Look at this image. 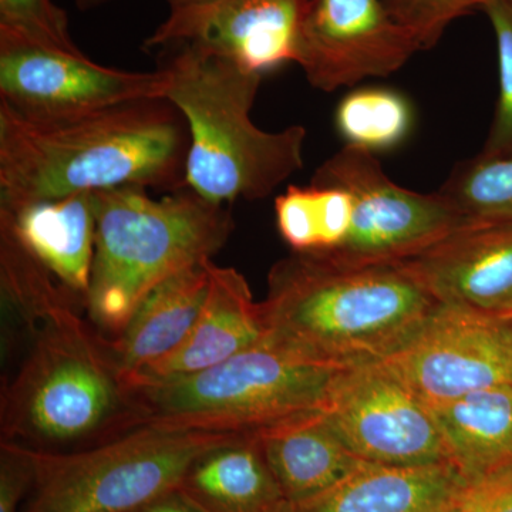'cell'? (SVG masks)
Returning a JSON list of instances; mask_svg holds the SVG:
<instances>
[{
	"instance_id": "33",
	"label": "cell",
	"mask_w": 512,
	"mask_h": 512,
	"mask_svg": "<svg viewBox=\"0 0 512 512\" xmlns=\"http://www.w3.org/2000/svg\"><path fill=\"white\" fill-rule=\"evenodd\" d=\"M170 9L180 8V6L191 5V3L202 2V0H165Z\"/></svg>"
},
{
	"instance_id": "26",
	"label": "cell",
	"mask_w": 512,
	"mask_h": 512,
	"mask_svg": "<svg viewBox=\"0 0 512 512\" xmlns=\"http://www.w3.org/2000/svg\"><path fill=\"white\" fill-rule=\"evenodd\" d=\"M0 28L15 30L52 49L83 53L69 30V18L53 0H0Z\"/></svg>"
},
{
	"instance_id": "4",
	"label": "cell",
	"mask_w": 512,
	"mask_h": 512,
	"mask_svg": "<svg viewBox=\"0 0 512 512\" xmlns=\"http://www.w3.org/2000/svg\"><path fill=\"white\" fill-rule=\"evenodd\" d=\"M30 326L28 353L2 390V441L59 451L133 430L130 390L107 339L89 329L73 303Z\"/></svg>"
},
{
	"instance_id": "12",
	"label": "cell",
	"mask_w": 512,
	"mask_h": 512,
	"mask_svg": "<svg viewBox=\"0 0 512 512\" xmlns=\"http://www.w3.org/2000/svg\"><path fill=\"white\" fill-rule=\"evenodd\" d=\"M419 47L383 0H306L295 63L320 92L390 76Z\"/></svg>"
},
{
	"instance_id": "35",
	"label": "cell",
	"mask_w": 512,
	"mask_h": 512,
	"mask_svg": "<svg viewBox=\"0 0 512 512\" xmlns=\"http://www.w3.org/2000/svg\"><path fill=\"white\" fill-rule=\"evenodd\" d=\"M511 2H512V0H511Z\"/></svg>"
},
{
	"instance_id": "25",
	"label": "cell",
	"mask_w": 512,
	"mask_h": 512,
	"mask_svg": "<svg viewBox=\"0 0 512 512\" xmlns=\"http://www.w3.org/2000/svg\"><path fill=\"white\" fill-rule=\"evenodd\" d=\"M493 25L497 39L500 94L493 126L481 156L493 157L512 153V2L493 0L483 9Z\"/></svg>"
},
{
	"instance_id": "22",
	"label": "cell",
	"mask_w": 512,
	"mask_h": 512,
	"mask_svg": "<svg viewBox=\"0 0 512 512\" xmlns=\"http://www.w3.org/2000/svg\"><path fill=\"white\" fill-rule=\"evenodd\" d=\"M353 200L332 185H289L275 200L276 227L282 239L301 254L339 248L348 237Z\"/></svg>"
},
{
	"instance_id": "34",
	"label": "cell",
	"mask_w": 512,
	"mask_h": 512,
	"mask_svg": "<svg viewBox=\"0 0 512 512\" xmlns=\"http://www.w3.org/2000/svg\"><path fill=\"white\" fill-rule=\"evenodd\" d=\"M508 319V328H510L511 342H512V315L507 316Z\"/></svg>"
},
{
	"instance_id": "30",
	"label": "cell",
	"mask_w": 512,
	"mask_h": 512,
	"mask_svg": "<svg viewBox=\"0 0 512 512\" xmlns=\"http://www.w3.org/2000/svg\"><path fill=\"white\" fill-rule=\"evenodd\" d=\"M136 512H205L200 505L195 504L194 501L184 494L180 488L171 491V493L157 498L153 503L144 505L143 508Z\"/></svg>"
},
{
	"instance_id": "10",
	"label": "cell",
	"mask_w": 512,
	"mask_h": 512,
	"mask_svg": "<svg viewBox=\"0 0 512 512\" xmlns=\"http://www.w3.org/2000/svg\"><path fill=\"white\" fill-rule=\"evenodd\" d=\"M143 99H164L158 70L101 66L84 53L52 49L0 28V103L16 113L53 119Z\"/></svg>"
},
{
	"instance_id": "29",
	"label": "cell",
	"mask_w": 512,
	"mask_h": 512,
	"mask_svg": "<svg viewBox=\"0 0 512 512\" xmlns=\"http://www.w3.org/2000/svg\"><path fill=\"white\" fill-rule=\"evenodd\" d=\"M464 500L474 512H512V467L470 484Z\"/></svg>"
},
{
	"instance_id": "32",
	"label": "cell",
	"mask_w": 512,
	"mask_h": 512,
	"mask_svg": "<svg viewBox=\"0 0 512 512\" xmlns=\"http://www.w3.org/2000/svg\"><path fill=\"white\" fill-rule=\"evenodd\" d=\"M441 512H474V511H473V508H471L470 505H468L466 503V500H464V495H463V498H461V500L458 501L457 504L451 505L450 508H447V510H444Z\"/></svg>"
},
{
	"instance_id": "20",
	"label": "cell",
	"mask_w": 512,
	"mask_h": 512,
	"mask_svg": "<svg viewBox=\"0 0 512 512\" xmlns=\"http://www.w3.org/2000/svg\"><path fill=\"white\" fill-rule=\"evenodd\" d=\"M448 460L468 484L512 467V383L431 407Z\"/></svg>"
},
{
	"instance_id": "23",
	"label": "cell",
	"mask_w": 512,
	"mask_h": 512,
	"mask_svg": "<svg viewBox=\"0 0 512 512\" xmlns=\"http://www.w3.org/2000/svg\"><path fill=\"white\" fill-rule=\"evenodd\" d=\"M335 123L346 144L373 153L399 146L409 136L413 111L402 94L372 87L343 97Z\"/></svg>"
},
{
	"instance_id": "7",
	"label": "cell",
	"mask_w": 512,
	"mask_h": 512,
	"mask_svg": "<svg viewBox=\"0 0 512 512\" xmlns=\"http://www.w3.org/2000/svg\"><path fill=\"white\" fill-rule=\"evenodd\" d=\"M237 436L141 426L73 453L23 446L35 483L26 512H136L177 490L198 458Z\"/></svg>"
},
{
	"instance_id": "6",
	"label": "cell",
	"mask_w": 512,
	"mask_h": 512,
	"mask_svg": "<svg viewBox=\"0 0 512 512\" xmlns=\"http://www.w3.org/2000/svg\"><path fill=\"white\" fill-rule=\"evenodd\" d=\"M340 370L264 340L204 372L128 389L134 426L255 433L320 412Z\"/></svg>"
},
{
	"instance_id": "11",
	"label": "cell",
	"mask_w": 512,
	"mask_h": 512,
	"mask_svg": "<svg viewBox=\"0 0 512 512\" xmlns=\"http://www.w3.org/2000/svg\"><path fill=\"white\" fill-rule=\"evenodd\" d=\"M383 362L430 407L511 384L507 316L437 303L412 338Z\"/></svg>"
},
{
	"instance_id": "19",
	"label": "cell",
	"mask_w": 512,
	"mask_h": 512,
	"mask_svg": "<svg viewBox=\"0 0 512 512\" xmlns=\"http://www.w3.org/2000/svg\"><path fill=\"white\" fill-rule=\"evenodd\" d=\"M289 504L319 497L365 466L316 412L255 431Z\"/></svg>"
},
{
	"instance_id": "28",
	"label": "cell",
	"mask_w": 512,
	"mask_h": 512,
	"mask_svg": "<svg viewBox=\"0 0 512 512\" xmlns=\"http://www.w3.org/2000/svg\"><path fill=\"white\" fill-rule=\"evenodd\" d=\"M30 481H33L32 461L22 444L2 441L0 461V512H16Z\"/></svg>"
},
{
	"instance_id": "15",
	"label": "cell",
	"mask_w": 512,
	"mask_h": 512,
	"mask_svg": "<svg viewBox=\"0 0 512 512\" xmlns=\"http://www.w3.org/2000/svg\"><path fill=\"white\" fill-rule=\"evenodd\" d=\"M210 286L191 335L173 355L148 367L128 389L184 379L220 365L266 338L259 302L245 276L235 268L207 262Z\"/></svg>"
},
{
	"instance_id": "9",
	"label": "cell",
	"mask_w": 512,
	"mask_h": 512,
	"mask_svg": "<svg viewBox=\"0 0 512 512\" xmlns=\"http://www.w3.org/2000/svg\"><path fill=\"white\" fill-rule=\"evenodd\" d=\"M320 413L342 443L366 463H450L433 410L384 362L340 370Z\"/></svg>"
},
{
	"instance_id": "18",
	"label": "cell",
	"mask_w": 512,
	"mask_h": 512,
	"mask_svg": "<svg viewBox=\"0 0 512 512\" xmlns=\"http://www.w3.org/2000/svg\"><path fill=\"white\" fill-rule=\"evenodd\" d=\"M208 261L161 282L140 302L119 335L107 340L127 387L148 367L173 355L191 335L210 286Z\"/></svg>"
},
{
	"instance_id": "16",
	"label": "cell",
	"mask_w": 512,
	"mask_h": 512,
	"mask_svg": "<svg viewBox=\"0 0 512 512\" xmlns=\"http://www.w3.org/2000/svg\"><path fill=\"white\" fill-rule=\"evenodd\" d=\"M0 231L28 252L74 301L86 306L96 245L94 192L6 207Z\"/></svg>"
},
{
	"instance_id": "2",
	"label": "cell",
	"mask_w": 512,
	"mask_h": 512,
	"mask_svg": "<svg viewBox=\"0 0 512 512\" xmlns=\"http://www.w3.org/2000/svg\"><path fill=\"white\" fill-rule=\"evenodd\" d=\"M437 303L402 262L343 265L293 252L269 271L259 309L276 348L346 369L393 355Z\"/></svg>"
},
{
	"instance_id": "13",
	"label": "cell",
	"mask_w": 512,
	"mask_h": 512,
	"mask_svg": "<svg viewBox=\"0 0 512 512\" xmlns=\"http://www.w3.org/2000/svg\"><path fill=\"white\" fill-rule=\"evenodd\" d=\"M306 0H202L170 9L144 46H192L264 74L295 62Z\"/></svg>"
},
{
	"instance_id": "17",
	"label": "cell",
	"mask_w": 512,
	"mask_h": 512,
	"mask_svg": "<svg viewBox=\"0 0 512 512\" xmlns=\"http://www.w3.org/2000/svg\"><path fill=\"white\" fill-rule=\"evenodd\" d=\"M470 487L451 463L389 467L366 463L345 481L281 512H441Z\"/></svg>"
},
{
	"instance_id": "5",
	"label": "cell",
	"mask_w": 512,
	"mask_h": 512,
	"mask_svg": "<svg viewBox=\"0 0 512 512\" xmlns=\"http://www.w3.org/2000/svg\"><path fill=\"white\" fill-rule=\"evenodd\" d=\"M96 245L86 309L104 332L119 335L161 282L214 258L234 217L227 205L190 188L154 200L138 187L94 192Z\"/></svg>"
},
{
	"instance_id": "3",
	"label": "cell",
	"mask_w": 512,
	"mask_h": 512,
	"mask_svg": "<svg viewBox=\"0 0 512 512\" xmlns=\"http://www.w3.org/2000/svg\"><path fill=\"white\" fill-rule=\"evenodd\" d=\"M164 99L190 131L185 188L205 200H262L305 163L306 128L265 131L251 119L262 74L192 46L161 49Z\"/></svg>"
},
{
	"instance_id": "21",
	"label": "cell",
	"mask_w": 512,
	"mask_h": 512,
	"mask_svg": "<svg viewBox=\"0 0 512 512\" xmlns=\"http://www.w3.org/2000/svg\"><path fill=\"white\" fill-rule=\"evenodd\" d=\"M178 488L205 512H281L288 503L254 433L207 451Z\"/></svg>"
},
{
	"instance_id": "1",
	"label": "cell",
	"mask_w": 512,
	"mask_h": 512,
	"mask_svg": "<svg viewBox=\"0 0 512 512\" xmlns=\"http://www.w3.org/2000/svg\"><path fill=\"white\" fill-rule=\"evenodd\" d=\"M190 131L167 99L39 119L0 103V205L79 192L185 188Z\"/></svg>"
},
{
	"instance_id": "31",
	"label": "cell",
	"mask_w": 512,
	"mask_h": 512,
	"mask_svg": "<svg viewBox=\"0 0 512 512\" xmlns=\"http://www.w3.org/2000/svg\"><path fill=\"white\" fill-rule=\"evenodd\" d=\"M110 0H74L77 8L82 10V12H86V10H92L96 8H100V6L106 5Z\"/></svg>"
},
{
	"instance_id": "24",
	"label": "cell",
	"mask_w": 512,
	"mask_h": 512,
	"mask_svg": "<svg viewBox=\"0 0 512 512\" xmlns=\"http://www.w3.org/2000/svg\"><path fill=\"white\" fill-rule=\"evenodd\" d=\"M439 192L467 220L512 221V153L458 164Z\"/></svg>"
},
{
	"instance_id": "27",
	"label": "cell",
	"mask_w": 512,
	"mask_h": 512,
	"mask_svg": "<svg viewBox=\"0 0 512 512\" xmlns=\"http://www.w3.org/2000/svg\"><path fill=\"white\" fill-rule=\"evenodd\" d=\"M493 0H383L393 19L420 50L439 42L451 22L474 9H484Z\"/></svg>"
},
{
	"instance_id": "14",
	"label": "cell",
	"mask_w": 512,
	"mask_h": 512,
	"mask_svg": "<svg viewBox=\"0 0 512 512\" xmlns=\"http://www.w3.org/2000/svg\"><path fill=\"white\" fill-rule=\"evenodd\" d=\"M402 264L439 303L512 315V221H470Z\"/></svg>"
},
{
	"instance_id": "8",
	"label": "cell",
	"mask_w": 512,
	"mask_h": 512,
	"mask_svg": "<svg viewBox=\"0 0 512 512\" xmlns=\"http://www.w3.org/2000/svg\"><path fill=\"white\" fill-rule=\"evenodd\" d=\"M353 200L348 237L320 255L343 265L396 264L421 254L471 220L441 192L421 194L394 183L372 151L346 144L313 174Z\"/></svg>"
}]
</instances>
